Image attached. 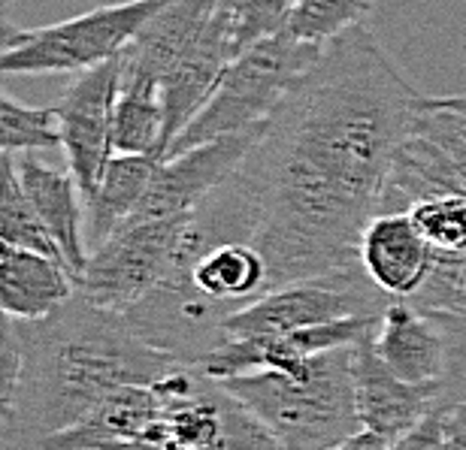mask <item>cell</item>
<instances>
[{
  "label": "cell",
  "instance_id": "1",
  "mask_svg": "<svg viewBox=\"0 0 466 450\" xmlns=\"http://www.w3.org/2000/svg\"><path fill=\"white\" fill-rule=\"evenodd\" d=\"M427 100L367 25L324 45L237 170L269 290L360 269V236Z\"/></svg>",
  "mask_w": 466,
  "mask_h": 450
},
{
  "label": "cell",
  "instance_id": "2",
  "mask_svg": "<svg viewBox=\"0 0 466 450\" xmlns=\"http://www.w3.org/2000/svg\"><path fill=\"white\" fill-rule=\"evenodd\" d=\"M25 342L22 393L6 433L18 450L76 426L100 399L125 384H157L182 360L157 351L125 312L88 303L76 290L70 303L43 321H18Z\"/></svg>",
  "mask_w": 466,
  "mask_h": 450
},
{
  "label": "cell",
  "instance_id": "3",
  "mask_svg": "<svg viewBox=\"0 0 466 450\" xmlns=\"http://www.w3.org/2000/svg\"><path fill=\"white\" fill-rule=\"evenodd\" d=\"M351 348L315 354L294 372L237 375L218 384L273 429L288 450H328L363 429L354 402Z\"/></svg>",
  "mask_w": 466,
  "mask_h": 450
},
{
  "label": "cell",
  "instance_id": "4",
  "mask_svg": "<svg viewBox=\"0 0 466 450\" xmlns=\"http://www.w3.org/2000/svg\"><path fill=\"white\" fill-rule=\"evenodd\" d=\"M321 52L324 45L303 43L288 31L248 45L221 76L216 94L207 100V106L173 139L164 157H176L188 152V148L207 145L212 139L264 125L282 106V100L294 88V82L319 61Z\"/></svg>",
  "mask_w": 466,
  "mask_h": 450
},
{
  "label": "cell",
  "instance_id": "5",
  "mask_svg": "<svg viewBox=\"0 0 466 450\" xmlns=\"http://www.w3.org/2000/svg\"><path fill=\"white\" fill-rule=\"evenodd\" d=\"M167 0H125L88 9L82 15L64 18L58 25L27 31L25 40L0 55L4 73H86L106 61H116L130 40L161 13Z\"/></svg>",
  "mask_w": 466,
  "mask_h": 450
},
{
  "label": "cell",
  "instance_id": "6",
  "mask_svg": "<svg viewBox=\"0 0 466 450\" xmlns=\"http://www.w3.org/2000/svg\"><path fill=\"white\" fill-rule=\"evenodd\" d=\"M388 303L390 296L372 285L363 266L330 278L288 281L233 312L225 321V342L294 333L346 317H379Z\"/></svg>",
  "mask_w": 466,
  "mask_h": 450
},
{
  "label": "cell",
  "instance_id": "7",
  "mask_svg": "<svg viewBox=\"0 0 466 450\" xmlns=\"http://www.w3.org/2000/svg\"><path fill=\"white\" fill-rule=\"evenodd\" d=\"M436 194L466 196V106L458 94L431 97L418 112L394 157L379 212H409Z\"/></svg>",
  "mask_w": 466,
  "mask_h": 450
},
{
  "label": "cell",
  "instance_id": "8",
  "mask_svg": "<svg viewBox=\"0 0 466 450\" xmlns=\"http://www.w3.org/2000/svg\"><path fill=\"white\" fill-rule=\"evenodd\" d=\"M182 218H127L121 227L88 251V264L76 290L88 303L125 312L161 285L173 266V248Z\"/></svg>",
  "mask_w": 466,
  "mask_h": 450
},
{
  "label": "cell",
  "instance_id": "9",
  "mask_svg": "<svg viewBox=\"0 0 466 450\" xmlns=\"http://www.w3.org/2000/svg\"><path fill=\"white\" fill-rule=\"evenodd\" d=\"M121 88V61L76 73L61 100L55 103L58 139L67 155V170L76 179L82 200L97 191L109 157H113V106Z\"/></svg>",
  "mask_w": 466,
  "mask_h": 450
},
{
  "label": "cell",
  "instance_id": "10",
  "mask_svg": "<svg viewBox=\"0 0 466 450\" xmlns=\"http://www.w3.org/2000/svg\"><path fill=\"white\" fill-rule=\"evenodd\" d=\"M269 121V118H267ZM267 121L239 134L212 139L207 145L164 157L152 175V185L130 218H182L191 215L216 187L230 179L246 161L258 139L264 136Z\"/></svg>",
  "mask_w": 466,
  "mask_h": 450
},
{
  "label": "cell",
  "instance_id": "11",
  "mask_svg": "<svg viewBox=\"0 0 466 450\" xmlns=\"http://www.w3.org/2000/svg\"><path fill=\"white\" fill-rule=\"evenodd\" d=\"M164 411L134 450H228L225 387L200 365L182 363L161 381Z\"/></svg>",
  "mask_w": 466,
  "mask_h": 450
},
{
  "label": "cell",
  "instance_id": "12",
  "mask_svg": "<svg viewBox=\"0 0 466 450\" xmlns=\"http://www.w3.org/2000/svg\"><path fill=\"white\" fill-rule=\"evenodd\" d=\"M376 333V330H372ZM372 333L351 348V378L354 402H358L360 426L381 435L385 442H397L409 433L427 411L440 405V384H412L403 381L388 363L379 357Z\"/></svg>",
  "mask_w": 466,
  "mask_h": 450
},
{
  "label": "cell",
  "instance_id": "13",
  "mask_svg": "<svg viewBox=\"0 0 466 450\" xmlns=\"http://www.w3.org/2000/svg\"><path fill=\"white\" fill-rule=\"evenodd\" d=\"M239 58L237 31L233 18L221 0L216 18L209 22L207 34L200 43L185 55L182 64L170 70L161 82V100H164V152L170 143L182 134L185 125L207 106V100L216 94L221 76L228 67ZM164 157V155H161Z\"/></svg>",
  "mask_w": 466,
  "mask_h": 450
},
{
  "label": "cell",
  "instance_id": "14",
  "mask_svg": "<svg viewBox=\"0 0 466 450\" xmlns=\"http://www.w3.org/2000/svg\"><path fill=\"white\" fill-rule=\"evenodd\" d=\"M360 266L381 294L390 299H412L421 294L433 269V248L409 212L372 215L360 236Z\"/></svg>",
  "mask_w": 466,
  "mask_h": 450
},
{
  "label": "cell",
  "instance_id": "15",
  "mask_svg": "<svg viewBox=\"0 0 466 450\" xmlns=\"http://www.w3.org/2000/svg\"><path fill=\"white\" fill-rule=\"evenodd\" d=\"M221 0H167L164 9L139 31L121 61V82H155L161 88L164 76L182 64L216 18Z\"/></svg>",
  "mask_w": 466,
  "mask_h": 450
},
{
  "label": "cell",
  "instance_id": "16",
  "mask_svg": "<svg viewBox=\"0 0 466 450\" xmlns=\"http://www.w3.org/2000/svg\"><path fill=\"white\" fill-rule=\"evenodd\" d=\"M161 381L125 384L113 390L76 426L43 438L36 450H113L121 445H137L164 411L167 396Z\"/></svg>",
  "mask_w": 466,
  "mask_h": 450
},
{
  "label": "cell",
  "instance_id": "17",
  "mask_svg": "<svg viewBox=\"0 0 466 450\" xmlns=\"http://www.w3.org/2000/svg\"><path fill=\"white\" fill-rule=\"evenodd\" d=\"M379 357L403 381L440 384L445 378V339L431 312L406 299H390L372 333Z\"/></svg>",
  "mask_w": 466,
  "mask_h": 450
},
{
  "label": "cell",
  "instance_id": "18",
  "mask_svg": "<svg viewBox=\"0 0 466 450\" xmlns=\"http://www.w3.org/2000/svg\"><path fill=\"white\" fill-rule=\"evenodd\" d=\"M18 173L31 194V203L40 215L43 227L49 230L52 242L61 251L64 266L73 278L82 275L88 264L86 245V215H82V191L73 173L55 170V166L40 164L34 152H22L18 157Z\"/></svg>",
  "mask_w": 466,
  "mask_h": 450
},
{
  "label": "cell",
  "instance_id": "19",
  "mask_svg": "<svg viewBox=\"0 0 466 450\" xmlns=\"http://www.w3.org/2000/svg\"><path fill=\"white\" fill-rule=\"evenodd\" d=\"M76 296V278L49 255L0 242V308L15 321H43Z\"/></svg>",
  "mask_w": 466,
  "mask_h": 450
},
{
  "label": "cell",
  "instance_id": "20",
  "mask_svg": "<svg viewBox=\"0 0 466 450\" xmlns=\"http://www.w3.org/2000/svg\"><path fill=\"white\" fill-rule=\"evenodd\" d=\"M155 155H113L100 175L97 191L86 200L88 218H86V245L88 251L97 248L100 242L125 224L152 185V175L157 170Z\"/></svg>",
  "mask_w": 466,
  "mask_h": 450
},
{
  "label": "cell",
  "instance_id": "21",
  "mask_svg": "<svg viewBox=\"0 0 466 450\" xmlns=\"http://www.w3.org/2000/svg\"><path fill=\"white\" fill-rule=\"evenodd\" d=\"M116 155H164V100L155 82H121L113 106Z\"/></svg>",
  "mask_w": 466,
  "mask_h": 450
},
{
  "label": "cell",
  "instance_id": "22",
  "mask_svg": "<svg viewBox=\"0 0 466 450\" xmlns=\"http://www.w3.org/2000/svg\"><path fill=\"white\" fill-rule=\"evenodd\" d=\"M0 242L31 248L61 260L58 245L52 242L49 230L43 227L40 215L34 209L31 194H27V187L22 182V173H18V161L13 157V152H0Z\"/></svg>",
  "mask_w": 466,
  "mask_h": 450
},
{
  "label": "cell",
  "instance_id": "23",
  "mask_svg": "<svg viewBox=\"0 0 466 450\" xmlns=\"http://www.w3.org/2000/svg\"><path fill=\"white\" fill-rule=\"evenodd\" d=\"M372 0H294L285 31L303 43L328 45L339 34L363 25Z\"/></svg>",
  "mask_w": 466,
  "mask_h": 450
},
{
  "label": "cell",
  "instance_id": "24",
  "mask_svg": "<svg viewBox=\"0 0 466 450\" xmlns=\"http://www.w3.org/2000/svg\"><path fill=\"white\" fill-rule=\"evenodd\" d=\"M409 218L421 230L433 257L466 255V196L436 194L409 205Z\"/></svg>",
  "mask_w": 466,
  "mask_h": 450
},
{
  "label": "cell",
  "instance_id": "25",
  "mask_svg": "<svg viewBox=\"0 0 466 450\" xmlns=\"http://www.w3.org/2000/svg\"><path fill=\"white\" fill-rule=\"evenodd\" d=\"M61 145L55 109H34L0 88V152H40Z\"/></svg>",
  "mask_w": 466,
  "mask_h": 450
},
{
  "label": "cell",
  "instance_id": "26",
  "mask_svg": "<svg viewBox=\"0 0 466 450\" xmlns=\"http://www.w3.org/2000/svg\"><path fill=\"white\" fill-rule=\"evenodd\" d=\"M225 6L233 18V31H237L242 55L248 45L285 31L294 0H225Z\"/></svg>",
  "mask_w": 466,
  "mask_h": 450
},
{
  "label": "cell",
  "instance_id": "27",
  "mask_svg": "<svg viewBox=\"0 0 466 450\" xmlns=\"http://www.w3.org/2000/svg\"><path fill=\"white\" fill-rule=\"evenodd\" d=\"M445 339V378L440 405L449 408L466 396V312H431Z\"/></svg>",
  "mask_w": 466,
  "mask_h": 450
},
{
  "label": "cell",
  "instance_id": "28",
  "mask_svg": "<svg viewBox=\"0 0 466 450\" xmlns=\"http://www.w3.org/2000/svg\"><path fill=\"white\" fill-rule=\"evenodd\" d=\"M25 375V342L18 321L0 308V424H9L18 405Z\"/></svg>",
  "mask_w": 466,
  "mask_h": 450
},
{
  "label": "cell",
  "instance_id": "29",
  "mask_svg": "<svg viewBox=\"0 0 466 450\" xmlns=\"http://www.w3.org/2000/svg\"><path fill=\"white\" fill-rule=\"evenodd\" d=\"M225 435L228 450H288L267 424L251 415L239 399L225 390Z\"/></svg>",
  "mask_w": 466,
  "mask_h": 450
},
{
  "label": "cell",
  "instance_id": "30",
  "mask_svg": "<svg viewBox=\"0 0 466 450\" xmlns=\"http://www.w3.org/2000/svg\"><path fill=\"white\" fill-rule=\"evenodd\" d=\"M390 450H449V433H445V408L436 405L418 424L390 442Z\"/></svg>",
  "mask_w": 466,
  "mask_h": 450
},
{
  "label": "cell",
  "instance_id": "31",
  "mask_svg": "<svg viewBox=\"0 0 466 450\" xmlns=\"http://www.w3.org/2000/svg\"><path fill=\"white\" fill-rule=\"evenodd\" d=\"M445 433L449 450H466V396L445 408Z\"/></svg>",
  "mask_w": 466,
  "mask_h": 450
},
{
  "label": "cell",
  "instance_id": "32",
  "mask_svg": "<svg viewBox=\"0 0 466 450\" xmlns=\"http://www.w3.org/2000/svg\"><path fill=\"white\" fill-rule=\"evenodd\" d=\"M328 450H390V442H385V438L376 433H370V429H360V433L349 435L346 442L333 445Z\"/></svg>",
  "mask_w": 466,
  "mask_h": 450
},
{
  "label": "cell",
  "instance_id": "33",
  "mask_svg": "<svg viewBox=\"0 0 466 450\" xmlns=\"http://www.w3.org/2000/svg\"><path fill=\"white\" fill-rule=\"evenodd\" d=\"M25 34L27 31H22V27H15L13 22H6V18H0V55L4 52H9L13 45H18L25 40Z\"/></svg>",
  "mask_w": 466,
  "mask_h": 450
},
{
  "label": "cell",
  "instance_id": "34",
  "mask_svg": "<svg viewBox=\"0 0 466 450\" xmlns=\"http://www.w3.org/2000/svg\"><path fill=\"white\" fill-rule=\"evenodd\" d=\"M463 67H466V43H463ZM458 97H461V103H463V106H466V88L458 94Z\"/></svg>",
  "mask_w": 466,
  "mask_h": 450
},
{
  "label": "cell",
  "instance_id": "35",
  "mask_svg": "<svg viewBox=\"0 0 466 450\" xmlns=\"http://www.w3.org/2000/svg\"><path fill=\"white\" fill-rule=\"evenodd\" d=\"M113 450H134V447H127V445H121V447H113Z\"/></svg>",
  "mask_w": 466,
  "mask_h": 450
},
{
  "label": "cell",
  "instance_id": "36",
  "mask_svg": "<svg viewBox=\"0 0 466 450\" xmlns=\"http://www.w3.org/2000/svg\"><path fill=\"white\" fill-rule=\"evenodd\" d=\"M0 4H4V0H0Z\"/></svg>",
  "mask_w": 466,
  "mask_h": 450
}]
</instances>
